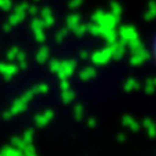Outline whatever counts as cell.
<instances>
[{"mask_svg": "<svg viewBox=\"0 0 156 156\" xmlns=\"http://www.w3.org/2000/svg\"><path fill=\"white\" fill-rule=\"evenodd\" d=\"M152 55H154V59H155V63H156V38H155L154 47H152Z\"/></svg>", "mask_w": 156, "mask_h": 156, "instance_id": "cell-1", "label": "cell"}]
</instances>
